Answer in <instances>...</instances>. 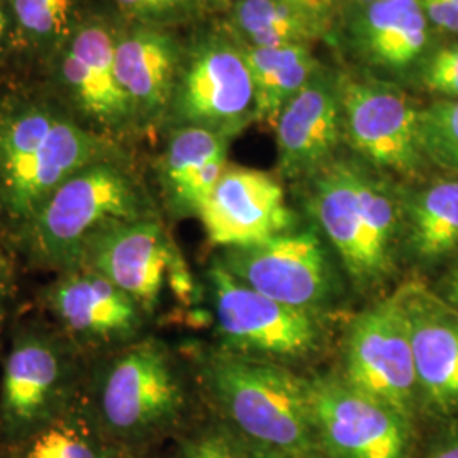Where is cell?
Listing matches in <instances>:
<instances>
[{
  "instance_id": "6da1fadb",
  "label": "cell",
  "mask_w": 458,
  "mask_h": 458,
  "mask_svg": "<svg viewBox=\"0 0 458 458\" xmlns=\"http://www.w3.org/2000/svg\"><path fill=\"white\" fill-rule=\"evenodd\" d=\"M219 421L274 458H323L312 425L310 380L285 365L229 352H191Z\"/></svg>"
},
{
  "instance_id": "7a4b0ae2",
  "label": "cell",
  "mask_w": 458,
  "mask_h": 458,
  "mask_svg": "<svg viewBox=\"0 0 458 458\" xmlns=\"http://www.w3.org/2000/svg\"><path fill=\"white\" fill-rule=\"evenodd\" d=\"M121 157L111 138L39 102L0 106V225L16 240L66 179Z\"/></svg>"
},
{
  "instance_id": "3957f363",
  "label": "cell",
  "mask_w": 458,
  "mask_h": 458,
  "mask_svg": "<svg viewBox=\"0 0 458 458\" xmlns=\"http://www.w3.org/2000/svg\"><path fill=\"white\" fill-rule=\"evenodd\" d=\"M83 394L107 437L136 455L182 433L191 410L181 360L147 335L89 361Z\"/></svg>"
},
{
  "instance_id": "277c9868",
  "label": "cell",
  "mask_w": 458,
  "mask_h": 458,
  "mask_svg": "<svg viewBox=\"0 0 458 458\" xmlns=\"http://www.w3.org/2000/svg\"><path fill=\"white\" fill-rule=\"evenodd\" d=\"M311 181L310 209L346 276L361 293H374L401 262V194L378 170L333 160Z\"/></svg>"
},
{
  "instance_id": "5b68a950",
  "label": "cell",
  "mask_w": 458,
  "mask_h": 458,
  "mask_svg": "<svg viewBox=\"0 0 458 458\" xmlns=\"http://www.w3.org/2000/svg\"><path fill=\"white\" fill-rule=\"evenodd\" d=\"M157 217L145 191L121 157L89 165L66 179L14 245L36 268L62 274L79 268L87 243L107 226Z\"/></svg>"
},
{
  "instance_id": "8992f818",
  "label": "cell",
  "mask_w": 458,
  "mask_h": 458,
  "mask_svg": "<svg viewBox=\"0 0 458 458\" xmlns=\"http://www.w3.org/2000/svg\"><path fill=\"white\" fill-rule=\"evenodd\" d=\"M89 361L48 321L14 325L0 377V443L16 442L73 404Z\"/></svg>"
},
{
  "instance_id": "52a82bcc",
  "label": "cell",
  "mask_w": 458,
  "mask_h": 458,
  "mask_svg": "<svg viewBox=\"0 0 458 458\" xmlns=\"http://www.w3.org/2000/svg\"><path fill=\"white\" fill-rule=\"evenodd\" d=\"M217 335L229 352L287 365L314 355L325 342L318 312L282 304L233 277L214 259L208 268Z\"/></svg>"
},
{
  "instance_id": "ba28073f",
  "label": "cell",
  "mask_w": 458,
  "mask_h": 458,
  "mask_svg": "<svg viewBox=\"0 0 458 458\" xmlns=\"http://www.w3.org/2000/svg\"><path fill=\"white\" fill-rule=\"evenodd\" d=\"M312 425L323 458H418V421L348 386L310 380Z\"/></svg>"
},
{
  "instance_id": "9c48e42d",
  "label": "cell",
  "mask_w": 458,
  "mask_h": 458,
  "mask_svg": "<svg viewBox=\"0 0 458 458\" xmlns=\"http://www.w3.org/2000/svg\"><path fill=\"white\" fill-rule=\"evenodd\" d=\"M319 229H293L262 243L221 250L217 260L250 289L282 304L319 312L336 293V276Z\"/></svg>"
},
{
  "instance_id": "30bf717a",
  "label": "cell",
  "mask_w": 458,
  "mask_h": 458,
  "mask_svg": "<svg viewBox=\"0 0 458 458\" xmlns=\"http://www.w3.org/2000/svg\"><path fill=\"white\" fill-rule=\"evenodd\" d=\"M344 369L342 378L353 389L421 420L410 327L397 294L355 318L346 335Z\"/></svg>"
},
{
  "instance_id": "8fae6325",
  "label": "cell",
  "mask_w": 458,
  "mask_h": 458,
  "mask_svg": "<svg viewBox=\"0 0 458 458\" xmlns=\"http://www.w3.org/2000/svg\"><path fill=\"white\" fill-rule=\"evenodd\" d=\"M39 302L51 325L87 361L145 336L149 318L130 295L87 268L55 274L41 291Z\"/></svg>"
},
{
  "instance_id": "7c38bea8",
  "label": "cell",
  "mask_w": 458,
  "mask_h": 458,
  "mask_svg": "<svg viewBox=\"0 0 458 458\" xmlns=\"http://www.w3.org/2000/svg\"><path fill=\"white\" fill-rule=\"evenodd\" d=\"M344 132L378 172L414 175L426 164L420 113L408 96L386 83L342 82Z\"/></svg>"
},
{
  "instance_id": "4fadbf2b",
  "label": "cell",
  "mask_w": 458,
  "mask_h": 458,
  "mask_svg": "<svg viewBox=\"0 0 458 458\" xmlns=\"http://www.w3.org/2000/svg\"><path fill=\"white\" fill-rule=\"evenodd\" d=\"M181 265V251L164 225L158 217H147L102 229L85 246L79 268L107 278L153 316L170 276Z\"/></svg>"
},
{
  "instance_id": "5bb4252c",
  "label": "cell",
  "mask_w": 458,
  "mask_h": 458,
  "mask_svg": "<svg viewBox=\"0 0 458 458\" xmlns=\"http://www.w3.org/2000/svg\"><path fill=\"white\" fill-rule=\"evenodd\" d=\"M170 109L181 126L231 134L253 119V82L243 49L211 39L182 70Z\"/></svg>"
},
{
  "instance_id": "9a60e30c",
  "label": "cell",
  "mask_w": 458,
  "mask_h": 458,
  "mask_svg": "<svg viewBox=\"0 0 458 458\" xmlns=\"http://www.w3.org/2000/svg\"><path fill=\"white\" fill-rule=\"evenodd\" d=\"M410 327L420 414L433 425L458 421V311L411 282L397 293Z\"/></svg>"
},
{
  "instance_id": "2e32d148",
  "label": "cell",
  "mask_w": 458,
  "mask_h": 458,
  "mask_svg": "<svg viewBox=\"0 0 458 458\" xmlns=\"http://www.w3.org/2000/svg\"><path fill=\"white\" fill-rule=\"evenodd\" d=\"M197 217L209 242L221 250L262 243L295 226L294 213L276 177L229 165Z\"/></svg>"
},
{
  "instance_id": "e0dca14e",
  "label": "cell",
  "mask_w": 458,
  "mask_h": 458,
  "mask_svg": "<svg viewBox=\"0 0 458 458\" xmlns=\"http://www.w3.org/2000/svg\"><path fill=\"white\" fill-rule=\"evenodd\" d=\"M60 81L94 131L106 136L136 121L115 73V31L102 19L90 17L73 26L60 58Z\"/></svg>"
},
{
  "instance_id": "ac0fdd59",
  "label": "cell",
  "mask_w": 458,
  "mask_h": 458,
  "mask_svg": "<svg viewBox=\"0 0 458 458\" xmlns=\"http://www.w3.org/2000/svg\"><path fill=\"white\" fill-rule=\"evenodd\" d=\"M278 168L289 179L312 177L335 158L342 141V81L316 72L282 109L276 124Z\"/></svg>"
},
{
  "instance_id": "d6986e66",
  "label": "cell",
  "mask_w": 458,
  "mask_h": 458,
  "mask_svg": "<svg viewBox=\"0 0 458 458\" xmlns=\"http://www.w3.org/2000/svg\"><path fill=\"white\" fill-rule=\"evenodd\" d=\"M229 136L179 126L160 160L165 200L174 216H199L228 166Z\"/></svg>"
},
{
  "instance_id": "ffe728a7",
  "label": "cell",
  "mask_w": 458,
  "mask_h": 458,
  "mask_svg": "<svg viewBox=\"0 0 458 458\" xmlns=\"http://www.w3.org/2000/svg\"><path fill=\"white\" fill-rule=\"evenodd\" d=\"M115 73L136 119H153L172 106L179 82V49L155 28L115 33Z\"/></svg>"
},
{
  "instance_id": "44dd1931",
  "label": "cell",
  "mask_w": 458,
  "mask_h": 458,
  "mask_svg": "<svg viewBox=\"0 0 458 458\" xmlns=\"http://www.w3.org/2000/svg\"><path fill=\"white\" fill-rule=\"evenodd\" d=\"M401 262L426 270L458 255V179L401 196Z\"/></svg>"
},
{
  "instance_id": "7402d4cb",
  "label": "cell",
  "mask_w": 458,
  "mask_h": 458,
  "mask_svg": "<svg viewBox=\"0 0 458 458\" xmlns=\"http://www.w3.org/2000/svg\"><path fill=\"white\" fill-rule=\"evenodd\" d=\"M429 21L420 0H386L360 7L353 22V43L370 65L404 70L428 43Z\"/></svg>"
},
{
  "instance_id": "603a6c76",
  "label": "cell",
  "mask_w": 458,
  "mask_h": 458,
  "mask_svg": "<svg viewBox=\"0 0 458 458\" xmlns=\"http://www.w3.org/2000/svg\"><path fill=\"white\" fill-rule=\"evenodd\" d=\"M98 425L85 394L49 423L16 442L0 443V458H141Z\"/></svg>"
},
{
  "instance_id": "cb8c5ba5",
  "label": "cell",
  "mask_w": 458,
  "mask_h": 458,
  "mask_svg": "<svg viewBox=\"0 0 458 458\" xmlns=\"http://www.w3.org/2000/svg\"><path fill=\"white\" fill-rule=\"evenodd\" d=\"M243 55L253 82V121L274 130L282 109L318 72L316 60L310 45L246 47Z\"/></svg>"
},
{
  "instance_id": "d4e9b609",
  "label": "cell",
  "mask_w": 458,
  "mask_h": 458,
  "mask_svg": "<svg viewBox=\"0 0 458 458\" xmlns=\"http://www.w3.org/2000/svg\"><path fill=\"white\" fill-rule=\"evenodd\" d=\"M233 24L246 47L257 48L310 45L327 30L325 24L284 0H236Z\"/></svg>"
},
{
  "instance_id": "484cf974",
  "label": "cell",
  "mask_w": 458,
  "mask_h": 458,
  "mask_svg": "<svg viewBox=\"0 0 458 458\" xmlns=\"http://www.w3.org/2000/svg\"><path fill=\"white\" fill-rule=\"evenodd\" d=\"M426 162L458 174V98H440L420 113Z\"/></svg>"
},
{
  "instance_id": "4316f807",
  "label": "cell",
  "mask_w": 458,
  "mask_h": 458,
  "mask_svg": "<svg viewBox=\"0 0 458 458\" xmlns=\"http://www.w3.org/2000/svg\"><path fill=\"white\" fill-rule=\"evenodd\" d=\"M75 0H13L21 33L39 45L65 43L72 33Z\"/></svg>"
},
{
  "instance_id": "83f0119b",
  "label": "cell",
  "mask_w": 458,
  "mask_h": 458,
  "mask_svg": "<svg viewBox=\"0 0 458 458\" xmlns=\"http://www.w3.org/2000/svg\"><path fill=\"white\" fill-rule=\"evenodd\" d=\"M181 458H274L221 421L183 435Z\"/></svg>"
},
{
  "instance_id": "f1b7e54d",
  "label": "cell",
  "mask_w": 458,
  "mask_h": 458,
  "mask_svg": "<svg viewBox=\"0 0 458 458\" xmlns=\"http://www.w3.org/2000/svg\"><path fill=\"white\" fill-rule=\"evenodd\" d=\"M423 83L428 90L445 100L458 98V45L437 49L423 68Z\"/></svg>"
},
{
  "instance_id": "f546056e",
  "label": "cell",
  "mask_w": 458,
  "mask_h": 458,
  "mask_svg": "<svg viewBox=\"0 0 458 458\" xmlns=\"http://www.w3.org/2000/svg\"><path fill=\"white\" fill-rule=\"evenodd\" d=\"M418 458H458V421L435 425L428 440L420 445Z\"/></svg>"
},
{
  "instance_id": "4dcf8cb0",
  "label": "cell",
  "mask_w": 458,
  "mask_h": 458,
  "mask_svg": "<svg viewBox=\"0 0 458 458\" xmlns=\"http://www.w3.org/2000/svg\"><path fill=\"white\" fill-rule=\"evenodd\" d=\"M16 272L13 260L0 262V344L13 323L14 304H16Z\"/></svg>"
},
{
  "instance_id": "1f68e13d",
  "label": "cell",
  "mask_w": 458,
  "mask_h": 458,
  "mask_svg": "<svg viewBox=\"0 0 458 458\" xmlns=\"http://www.w3.org/2000/svg\"><path fill=\"white\" fill-rule=\"evenodd\" d=\"M115 4L134 16L164 17L187 5V0H114Z\"/></svg>"
},
{
  "instance_id": "d6a6232c",
  "label": "cell",
  "mask_w": 458,
  "mask_h": 458,
  "mask_svg": "<svg viewBox=\"0 0 458 458\" xmlns=\"http://www.w3.org/2000/svg\"><path fill=\"white\" fill-rule=\"evenodd\" d=\"M429 22L443 31L458 34V0H420Z\"/></svg>"
},
{
  "instance_id": "836d02e7",
  "label": "cell",
  "mask_w": 458,
  "mask_h": 458,
  "mask_svg": "<svg viewBox=\"0 0 458 458\" xmlns=\"http://www.w3.org/2000/svg\"><path fill=\"white\" fill-rule=\"evenodd\" d=\"M284 2L301 9L302 13L310 14L325 26H327L329 17L333 16L338 4V0H284Z\"/></svg>"
},
{
  "instance_id": "e575fe53",
  "label": "cell",
  "mask_w": 458,
  "mask_h": 458,
  "mask_svg": "<svg viewBox=\"0 0 458 458\" xmlns=\"http://www.w3.org/2000/svg\"><path fill=\"white\" fill-rule=\"evenodd\" d=\"M443 301L458 311V259L450 265L440 284V291H435Z\"/></svg>"
},
{
  "instance_id": "d590c367",
  "label": "cell",
  "mask_w": 458,
  "mask_h": 458,
  "mask_svg": "<svg viewBox=\"0 0 458 458\" xmlns=\"http://www.w3.org/2000/svg\"><path fill=\"white\" fill-rule=\"evenodd\" d=\"M7 16H5V13H4V9L0 7V39H2V36L5 34V30H7Z\"/></svg>"
},
{
  "instance_id": "8d00e7d4",
  "label": "cell",
  "mask_w": 458,
  "mask_h": 458,
  "mask_svg": "<svg viewBox=\"0 0 458 458\" xmlns=\"http://www.w3.org/2000/svg\"><path fill=\"white\" fill-rule=\"evenodd\" d=\"M359 9L360 7H367V5H372V4H377V2H386V0H352Z\"/></svg>"
},
{
  "instance_id": "74e56055",
  "label": "cell",
  "mask_w": 458,
  "mask_h": 458,
  "mask_svg": "<svg viewBox=\"0 0 458 458\" xmlns=\"http://www.w3.org/2000/svg\"><path fill=\"white\" fill-rule=\"evenodd\" d=\"M7 260H11V257H9L5 246H4L2 240H0V262H7Z\"/></svg>"
},
{
  "instance_id": "f35d334b",
  "label": "cell",
  "mask_w": 458,
  "mask_h": 458,
  "mask_svg": "<svg viewBox=\"0 0 458 458\" xmlns=\"http://www.w3.org/2000/svg\"><path fill=\"white\" fill-rule=\"evenodd\" d=\"M211 2L216 5H225V4H228L229 0H211Z\"/></svg>"
},
{
  "instance_id": "ab89813d",
  "label": "cell",
  "mask_w": 458,
  "mask_h": 458,
  "mask_svg": "<svg viewBox=\"0 0 458 458\" xmlns=\"http://www.w3.org/2000/svg\"><path fill=\"white\" fill-rule=\"evenodd\" d=\"M141 458H145V457H141Z\"/></svg>"
}]
</instances>
